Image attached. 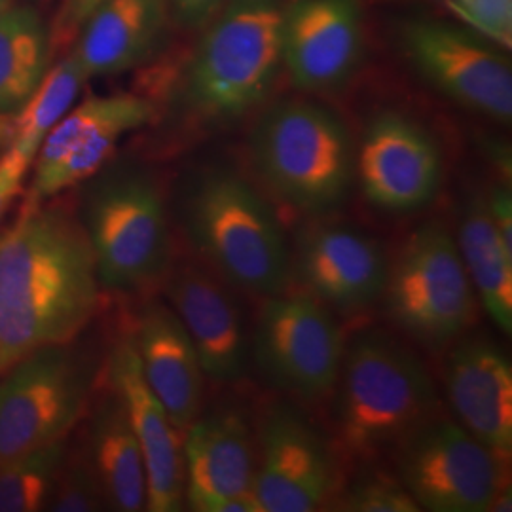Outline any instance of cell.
I'll return each instance as SVG.
<instances>
[{
    "instance_id": "cell-1",
    "label": "cell",
    "mask_w": 512,
    "mask_h": 512,
    "mask_svg": "<svg viewBox=\"0 0 512 512\" xmlns=\"http://www.w3.org/2000/svg\"><path fill=\"white\" fill-rule=\"evenodd\" d=\"M99 289L84 224L27 203L0 236V372L37 349L73 344L97 311Z\"/></svg>"
},
{
    "instance_id": "cell-2",
    "label": "cell",
    "mask_w": 512,
    "mask_h": 512,
    "mask_svg": "<svg viewBox=\"0 0 512 512\" xmlns=\"http://www.w3.org/2000/svg\"><path fill=\"white\" fill-rule=\"evenodd\" d=\"M332 427L351 461L368 463L395 452L439 414V391L420 357L384 330L346 342L332 389Z\"/></svg>"
},
{
    "instance_id": "cell-3",
    "label": "cell",
    "mask_w": 512,
    "mask_h": 512,
    "mask_svg": "<svg viewBox=\"0 0 512 512\" xmlns=\"http://www.w3.org/2000/svg\"><path fill=\"white\" fill-rule=\"evenodd\" d=\"M184 230L200 260L239 293H287L291 249L272 205L232 171H213L190 190Z\"/></svg>"
},
{
    "instance_id": "cell-4",
    "label": "cell",
    "mask_w": 512,
    "mask_h": 512,
    "mask_svg": "<svg viewBox=\"0 0 512 512\" xmlns=\"http://www.w3.org/2000/svg\"><path fill=\"white\" fill-rule=\"evenodd\" d=\"M289 0H224L203 25L184 76L196 114L234 122L268 101L283 73L281 29Z\"/></svg>"
},
{
    "instance_id": "cell-5",
    "label": "cell",
    "mask_w": 512,
    "mask_h": 512,
    "mask_svg": "<svg viewBox=\"0 0 512 512\" xmlns=\"http://www.w3.org/2000/svg\"><path fill=\"white\" fill-rule=\"evenodd\" d=\"M249 148L260 181L294 209L323 215L346 200L355 147L344 122L323 105L275 103L256 120Z\"/></svg>"
},
{
    "instance_id": "cell-6",
    "label": "cell",
    "mask_w": 512,
    "mask_h": 512,
    "mask_svg": "<svg viewBox=\"0 0 512 512\" xmlns=\"http://www.w3.org/2000/svg\"><path fill=\"white\" fill-rule=\"evenodd\" d=\"M382 300L393 325L425 348H446L467 334L478 298L444 224L425 222L408 236L389 262Z\"/></svg>"
},
{
    "instance_id": "cell-7",
    "label": "cell",
    "mask_w": 512,
    "mask_h": 512,
    "mask_svg": "<svg viewBox=\"0 0 512 512\" xmlns=\"http://www.w3.org/2000/svg\"><path fill=\"white\" fill-rule=\"evenodd\" d=\"M92 384V368L71 344L37 349L0 372V461L67 440Z\"/></svg>"
},
{
    "instance_id": "cell-8",
    "label": "cell",
    "mask_w": 512,
    "mask_h": 512,
    "mask_svg": "<svg viewBox=\"0 0 512 512\" xmlns=\"http://www.w3.org/2000/svg\"><path fill=\"white\" fill-rule=\"evenodd\" d=\"M82 224L105 289L141 291L164 279L171 268L164 198L148 179L124 177L99 186Z\"/></svg>"
},
{
    "instance_id": "cell-9",
    "label": "cell",
    "mask_w": 512,
    "mask_h": 512,
    "mask_svg": "<svg viewBox=\"0 0 512 512\" xmlns=\"http://www.w3.org/2000/svg\"><path fill=\"white\" fill-rule=\"evenodd\" d=\"M346 336L334 313L310 294L264 298L253 355L270 384L304 401L327 399L344 359Z\"/></svg>"
},
{
    "instance_id": "cell-10",
    "label": "cell",
    "mask_w": 512,
    "mask_h": 512,
    "mask_svg": "<svg viewBox=\"0 0 512 512\" xmlns=\"http://www.w3.org/2000/svg\"><path fill=\"white\" fill-rule=\"evenodd\" d=\"M395 452L399 478L420 511L490 512L505 488L503 459L456 421L423 423Z\"/></svg>"
},
{
    "instance_id": "cell-11",
    "label": "cell",
    "mask_w": 512,
    "mask_h": 512,
    "mask_svg": "<svg viewBox=\"0 0 512 512\" xmlns=\"http://www.w3.org/2000/svg\"><path fill=\"white\" fill-rule=\"evenodd\" d=\"M403 44L414 67L440 93L488 118L511 122V63L486 40L456 25L421 19L404 27Z\"/></svg>"
},
{
    "instance_id": "cell-12",
    "label": "cell",
    "mask_w": 512,
    "mask_h": 512,
    "mask_svg": "<svg viewBox=\"0 0 512 512\" xmlns=\"http://www.w3.org/2000/svg\"><path fill=\"white\" fill-rule=\"evenodd\" d=\"M336 463L321 433L289 404H274L260 425L255 495L260 512H313L336 492Z\"/></svg>"
},
{
    "instance_id": "cell-13",
    "label": "cell",
    "mask_w": 512,
    "mask_h": 512,
    "mask_svg": "<svg viewBox=\"0 0 512 512\" xmlns=\"http://www.w3.org/2000/svg\"><path fill=\"white\" fill-rule=\"evenodd\" d=\"M389 262L384 245L363 230L313 220L298 232L291 274L306 294L351 315L382 300Z\"/></svg>"
},
{
    "instance_id": "cell-14",
    "label": "cell",
    "mask_w": 512,
    "mask_h": 512,
    "mask_svg": "<svg viewBox=\"0 0 512 512\" xmlns=\"http://www.w3.org/2000/svg\"><path fill=\"white\" fill-rule=\"evenodd\" d=\"M355 175L374 207L418 211L439 192L442 154L420 124L399 112H382L355 150Z\"/></svg>"
},
{
    "instance_id": "cell-15",
    "label": "cell",
    "mask_w": 512,
    "mask_h": 512,
    "mask_svg": "<svg viewBox=\"0 0 512 512\" xmlns=\"http://www.w3.org/2000/svg\"><path fill=\"white\" fill-rule=\"evenodd\" d=\"M164 291L213 382H236L247 368L249 334L236 289L205 262L169 268Z\"/></svg>"
},
{
    "instance_id": "cell-16",
    "label": "cell",
    "mask_w": 512,
    "mask_h": 512,
    "mask_svg": "<svg viewBox=\"0 0 512 512\" xmlns=\"http://www.w3.org/2000/svg\"><path fill=\"white\" fill-rule=\"evenodd\" d=\"M363 48L357 0H289L281 29V61L298 90L323 93L344 86Z\"/></svg>"
},
{
    "instance_id": "cell-17",
    "label": "cell",
    "mask_w": 512,
    "mask_h": 512,
    "mask_svg": "<svg viewBox=\"0 0 512 512\" xmlns=\"http://www.w3.org/2000/svg\"><path fill=\"white\" fill-rule=\"evenodd\" d=\"M110 385L126 406L147 471V511L177 512L184 505V435L143 376L133 334L110 355Z\"/></svg>"
},
{
    "instance_id": "cell-18",
    "label": "cell",
    "mask_w": 512,
    "mask_h": 512,
    "mask_svg": "<svg viewBox=\"0 0 512 512\" xmlns=\"http://www.w3.org/2000/svg\"><path fill=\"white\" fill-rule=\"evenodd\" d=\"M184 501L192 511L222 512L253 494L256 448L249 423L236 410L194 421L183 439Z\"/></svg>"
},
{
    "instance_id": "cell-19",
    "label": "cell",
    "mask_w": 512,
    "mask_h": 512,
    "mask_svg": "<svg viewBox=\"0 0 512 512\" xmlns=\"http://www.w3.org/2000/svg\"><path fill=\"white\" fill-rule=\"evenodd\" d=\"M446 391L465 427L499 459L512 454V365L484 336L458 342L446 363Z\"/></svg>"
},
{
    "instance_id": "cell-20",
    "label": "cell",
    "mask_w": 512,
    "mask_h": 512,
    "mask_svg": "<svg viewBox=\"0 0 512 512\" xmlns=\"http://www.w3.org/2000/svg\"><path fill=\"white\" fill-rule=\"evenodd\" d=\"M133 342L148 387L184 435L200 418L205 374L181 319L171 306L152 300L141 310Z\"/></svg>"
},
{
    "instance_id": "cell-21",
    "label": "cell",
    "mask_w": 512,
    "mask_h": 512,
    "mask_svg": "<svg viewBox=\"0 0 512 512\" xmlns=\"http://www.w3.org/2000/svg\"><path fill=\"white\" fill-rule=\"evenodd\" d=\"M167 14V0H103L71 52L88 78L128 71L152 52Z\"/></svg>"
},
{
    "instance_id": "cell-22",
    "label": "cell",
    "mask_w": 512,
    "mask_h": 512,
    "mask_svg": "<svg viewBox=\"0 0 512 512\" xmlns=\"http://www.w3.org/2000/svg\"><path fill=\"white\" fill-rule=\"evenodd\" d=\"M86 452L110 511H147V471L126 406L112 389L93 410Z\"/></svg>"
},
{
    "instance_id": "cell-23",
    "label": "cell",
    "mask_w": 512,
    "mask_h": 512,
    "mask_svg": "<svg viewBox=\"0 0 512 512\" xmlns=\"http://www.w3.org/2000/svg\"><path fill=\"white\" fill-rule=\"evenodd\" d=\"M456 243L478 302L499 329L511 334L512 253L495 232L488 200L475 196L465 205Z\"/></svg>"
},
{
    "instance_id": "cell-24",
    "label": "cell",
    "mask_w": 512,
    "mask_h": 512,
    "mask_svg": "<svg viewBox=\"0 0 512 512\" xmlns=\"http://www.w3.org/2000/svg\"><path fill=\"white\" fill-rule=\"evenodd\" d=\"M50 57L48 31L35 10L10 6L0 12V112L19 109L29 99Z\"/></svg>"
},
{
    "instance_id": "cell-25",
    "label": "cell",
    "mask_w": 512,
    "mask_h": 512,
    "mask_svg": "<svg viewBox=\"0 0 512 512\" xmlns=\"http://www.w3.org/2000/svg\"><path fill=\"white\" fill-rule=\"evenodd\" d=\"M152 118L154 105L141 95H129L122 109L110 114L109 118L99 122L88 135H84V139L78 141L73 150L48 175L33 181L31 198L27 203H40L44 198H52L55 194L93 177L107 164L120 139L133 129L143 128Z\"/></svg>"
},
{
    "instance_id": "cell-26",
    "label": "cell",
    "mask_w": 512,
    "mask_h": 512,
    "mask_svg": "<svg viewBox=\"0 0 512 512\" xmlns=\"http://www.w3.org/2000/svg\"><path fill=\"white\" fill-rule=\"evenodd\" d=\"M86 80L88 74L69 50L50 71H46L35 92L19 107L10 126V147L35 162L42 141L71 110Z\"/></svg>"
},
{
    "instance_id": "cell-27",
    "label": "cell",
    "mask_w": 512,
    "mask_h": 512,
    "mask_svg": "<svg viewBox=\"0 0 512 512\" xmlns=\"http://www.w3.org/2000/svg\"><path fill=\"white\" fill-rule=\"evenodd\" d=\"M67 440L0 461V512L46 511Z\"/></svg>"
},
{
    "instance_id": "cell-28",
    "label": "cell",
    "mask_w": 512,
    "mask_h": 512,
    "mask_svg": "<svg viewBox=\"0 0 512 512\" xmlns=\"http://www.w3.org/2000/svg\"><path fill=\"white\" fill-rule=\"evenodd\" d=\"M103 509H107L105 497L86 448L73 456L65 454L46 511L93 512Z\"/></svg>"
},
{
    "instance_id": "cell-29",
    "label": "cell",
    "mask_w": 512,
    "mask_h": 512,
    "mask_svg": "<svg viewBox=\"0 0 512 512\" xmlns=\"http://www.w3.org/2000/svg\"><path fill=\"white\" fill-rule=\"evenodd\" d=\"M338 511L420 512L399 476L384 471H368L359 476L338 501Z\"/></svg>"
},
{
    "instance_id": "cell-30",
    "label": "cell",
    "mask_w": 512,
    "mask_h": 512,
    "mask_svg": "<svg viewBox=\"0 0 512 512\" xmlns=\"http://www.w3.org/2000/svg\"><path fill=\"white\" fill-rule=\"evenodd\" d=\"M448 4L473 31L511 48L512 0H448Z\"/></svg>"
},
{
    "instance_id": "cell-31",
    "label": "cell",
    "mask_w": 512,
    "mask_h": 512,
    "mask_svg": "<svg viewBox=\"0 0 512 512\" xmlns=\"http://www.w3.org/2000/svg\"><path fill=\"white\" fill-rule=\"evenodd\" d=\"M101 2L103 0H61L48 33L50 55L61 54L73 46L84 23Z\"/></svg>"
},
{
    "instance_id": "cell-32",
    "label": "cell",
    "mask_w": 512,
    "mask_h": 512,
    "mask_svg": "<svg viewBox=\"0 0 512 512\" xmlns=\"http://www.w3.org/2000/svg\"><path fill=\"white\" fill-rule=\"evenodd\" d=\"M31 164L33 162L27 156L12 147L0 158V217L18 196Z\"/></svg>"
},
{
    "instance_id": "cell-33",
    "label": "cell",
    "mask_w": 512,
    "mask_h": 512,
    "mask_svg": "<svg viewBox=\"0 0 512 512\" xmlns=\"http://www.w3.org/2000/svg\"><path fill=\"white\" fill-rule=\"evenodd\" d=\"M222 2L224 0H167V6L181 25L196 29L217 14Z\"/></svg>"
},
{
    "instance_id": "cell-34",
    "label": "cell",
    "mask_w": 512,
    "mask_h": 512,
    "mask_svg": "<svg viewBox=\"0 0 512 512\" xmlns=\"http://www.w3.org/2000/svg\"><path fill=\"white\" fill-rule=\"evenodd\" d=\"M490 213L494 220L495 232L501 239L503 247L512 253V198L511 190L505 186L495 188L488 200Z\"/></svg>"
},
{
    "instance_id": "cell-35",
    "label": "cell",
    "mask_w": 512,
    "mask_h": 512,
    "mask_svg": "<svg viewBox=\"0 0 512 512\" xmlns=\"http://www.w3.org/2000/svg\"><path fill=\"white\" fill-rule=\"evenodd\" d=\"M6 8H10V0H0V12H4Z\"/></svg>"
}]
</instances>
